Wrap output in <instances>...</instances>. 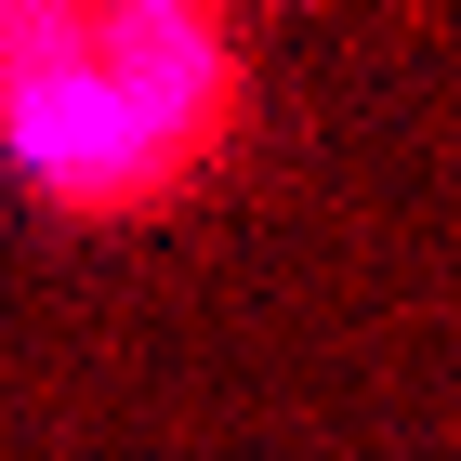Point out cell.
I'll return each mask as SVG.
<instances>
[{"mask_svg": "<svg viewBox=\"0 0 461 461\" xmlns=\"http://www.w3.org/2000/svg\"><path fill=\"white\" fill-rule=\"evenodd\" d=\"M238 132L212 14H0V145L53 212H158Z\"/></svg>", "mask_w": 461, "mask_h": 461, "instance_id": "obj_1", "label": "cell"}]
</instances>
